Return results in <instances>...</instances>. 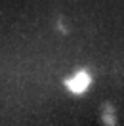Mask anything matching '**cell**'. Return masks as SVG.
<instances>
[{"mask_svg": "<svg viewBox=\"0 0 124 126\" xmlns=\"http://www.w3.org/2000/svg\"><path fill=\"white\" fill-rule=\"evenodd\" d=\"M92 82H93L92 73L88 69H77L63 80V86L71 95H84L92 88Z\"/></svg>", "mask_w": 124, "mask_h": 126, "instance_id": "1", "label": "cell"}]
</instances>
